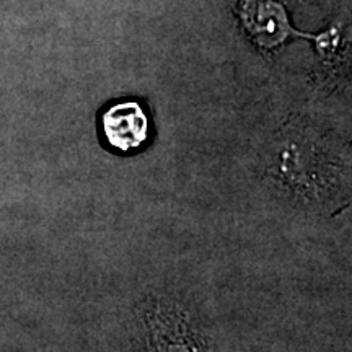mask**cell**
Instances as JSON below:
<instances>
[{"mask_svg":"<svg viewBox=\"0 0 352 352\" xmlns=\"http://www.w3.org/2000/svg\"><path fill=\"white\" fill-rule=\"evenodd\" d=\"M240 12L246 32L266 50L279 46L292 34L287 13L277 0H241Z\"/></svg>","mask_w":352,"mask_h":352,"instance_id":"cell-3","label":"cell"},{"mask_svg":"<svg viewBox=\"0 0 352 352\" xmlns=\"http://www.w3.org/2000/svg\"><path fill=\"white\" fill-rule=\"evenodd\" d=\"M100 132L113 152L132 153L151 138V120L139 101H114L100 114Z\"/></svg>","mask_w":352,"mask_h":352,"instance_id":"cell-2","label":"cell"},{"mask_svg":"<svg viewBox=\"0 0 352 352\" xmlns=\"http://www.w3.org/2000/svg\"><path fill=\"white\" fill-rule=\"evenodd\" d=\"M148 328L151 352H209L196 320L178 302L153 303Z\"/></svg>","mask_w":352,"mask_h":352,"instance_id":"cell-1","label":"cell"}]
</instances>
